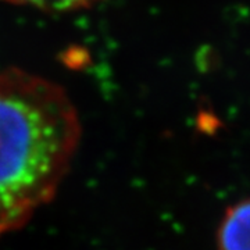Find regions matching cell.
<instances>
[{"label": "cell", "instance_id": "3957f363", "mask_svg": "<svg viewBox=\"0 0 250 250\" xmlns=\"http://www.w3.org/2000/svg\"><path fill=\"white\" fill-rule=\"evenodd\" d=\"M0 1L10 6L29 7L43 13L67 14V13H77V11L93 9L95 6L103 3L104 0H0Z\"/></svg>", "mask_w": 250, "mask_h": 250}, {"label": "cell", "instance_id": "7a4b0ae2", "mask_svg": "<svg viewBox=\"0 0 250 250\" xmlns=\"http://www.w3.org/2000/svg\"><path fill=\"white\" fill-rule=\"evenodd\" d=\"M218 250H250V197L227 208L217 229Z\"/></svg>", "mask_w": 250, "mask_h": 250}, {"label": "cell", "instance_id": "6da1fadb", "mask_svg": "<svg viewBox=\"0 0 250 250\" xmlns=\"http://www.w3.org/2000/svg\"><path fill=\"white\" fill-rule=\"evenodd\" d=\"M80 114L57 82L0 70V239L50 203L80 146Z\"/></svg>", "mask_w": 250, "mask_h": 250}]
</instances>
